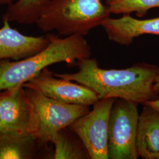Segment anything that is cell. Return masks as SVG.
Listing matches in <instances>:
<instances>
[{
  "label": "cell",
  "instance_id": "1",
  "mask_svg": "<svg viewBox=\"0 0 159 159\" xmlns=\"http://www.w3.org/2000/svg\"><path fill=\"white\" fill-rule=\"evenodd\" d=\"M78 71L56 74L63 78L87 87L94 91L100 100L121 98L137 104L159 98L154 91V84L159 74V67L148 63H137L125 69H102L96 58L79 61Z\"/></svg>",
  "mask_w": 159,
  "mask_h": 159
},
{
  "label": "cell",
  "instance_id": "2",
  "mask_svg": "<svg viewBox=\"0 0 159 159\" xmlns=\"http://www.w3.org/2000/svg\"><path fill=\"white\" fill-rule=\"evenodd\" d=\"M50 43L43 50L23 60H0V91L23 86L48 66L59 63L75 66L91 56V47L84 35L74 34L60 38L47 35Z\"/></svg>",
  "mask_w": 159,
  "mask_h": 159
},
{
  "label": "cell",
  "instance_id": "3",
  "mask_svg": "<svg viewBox=\"0 0 159 159\" xmlns=\"http://www.w3.org/2000/svg\"><path fill=\"white\" fill-rule=\"evenodd\" d=\"M102 0H50L36 25L44 32L59 35H85L110 17Z\"/></svg>",
  "mask_w": 159,
  "mask_h": 159
},
{
  "label": "cell",
  "instance_id": "4",
  "mask_svg": "<svg viewBox=\"0 0 159 159\" xmlns=\"http://www.w3.org/2000/svg\"><path fill=\"white\" fill-rule=\"evenodd\" d=\"M24 88L31 111L29 133L44 147L52 142L60 131L90 111L88 106L62 102L39 91Z\"/></svg>",
  "mask_w": 159,
  "mask_h": 159
},
{
  "label": "cell",
  "instance_id": "5",
  "mask_svg": "<svg viewBox=\"0 0 159 159\" xmlns=\"http://www.w3.org/2000/svg\"><path fill=\"white\" fill-rule=\"evenodd\" d=\"M138 104L124 99H116L109 120L108 159L139 158L136 148Z\"/></svg>",
  "mask_w": 159,
  "mask_h": 159
},
{
  "label": "cell",
  "instance_id": "6",
  "mask_svg": "<svg viewBox=\"0 0 159 159\" xmlns=\"http://www.w3.org/2000/svg\"><path fill=\"white\" fill-rule=\"evenodd\" d=\"M116 98L101 99L89 113L68 127L79 137L91 159H108V135L110 113Z\"/></svg>",
  "mask_w": 159,
  "mask_h": 159
},
{
  "label": "cell",
  "instance_id": "7",
  "mask_svg": "<svg viewBox=\"0 0 159 159\" xmlns=\"http://www.w3.org/2000/svg\"><path fill=\"white\" fill-rule=\"evenodd\" d=\"M23 87L68 104L90 106L100 100L98 95L90 89L68 80L57 77L47 68L24 84Z\"/></svg>",
  "mask_w": 159,
  "mask_h": 159
},
{
  "label": "cell",
  "instance_id": "8",
  "mask_svg": "<svg viewBox=\"0 0 159 159\" xmlns=\"http://www.w3.org/2000/svg\"><path fill=\"white\" fill-rule=\"evenodd\" d=\"M30 120V105L23 86L1 91L0 133H29Z\"/></svg>",
  "mask_w": 159,
  "mask_h": 159
},
{
  "label": "cell",
  "instance_id": "9",
  "mask_svg": "<svg viewBox=\"0 0 159 159\" xmlns=\"http://www.w3.org/2000/svg\"><path fill=\"white\" fill-rule=\"evenodd\" d=\"M2 22L3 25L0 29V60H23L43 50L50 43L47 35L46 37L25 35L12 28L8 21Z\"/></svg>",
  "mask_w": 159,
  "mask_h": 159
},
{
  "label": "cell",
  "instance_id": "10",
  "mask_svg": "<svg viewBox=\"0 0 159 159\" xmlns=\"http://www.w3.org/2000/svg\"><path fill=\"white\" fill-rule=\"evenodd\" d=\"M101 26L110 41L128 46L133 43L134 39L142 35H159V17L138 20L127 14L119 18L108 17L102 21Z\"/></svg>",
  "mask_w": 159,
  "mask_h": 159
},
{
  "label": "cell",
  "instance_id": "11",
  "mask_svg": "<svg viewBox=\"0 0 159 159\" xmlns=\"http://www.w3.org/2000/svg\"><path fill=\"white\" fill-rule=\"evenodd\" d=\"M136 148L139 157L159 159V111L148 105L139 114Z\"/></svg>",
  "mask_w": 159,
  "mask_h": 159
},
{
  "label": "cell",
  "instance_id": "12",
  "mask_svg": "<svg viewBox=\"0 0 159 159\" xmlns=\"http://www.w3.org/2000/svg\"><path fill=\"white\" fill-rule=\"evenodd\" d=\"M43 147L29 133H0V159H37Z\"/></svg>",
  "mask_w": 159,
  "mask_h": 159
},
{
  "label": "cell",
  "instance_id": "13",
  "mask_svg": "<svg viewBox=\"0 0 159 159\" xmlns=\"http://www.w3.org/2000/svg\"><path fill=\"white\" fill-rule=\"evenodd\" d=\"M50 0H17L8 6L2 21L20 24H36Z\"/></svg>",
  "mask_w": 159,
  "mask_h": 159
},
{
  "label": "cell",
  "instance_id": "14",
  "mask_svg": "<svg viewBox=\"0 0 159 159\" xmlns=\"http://www.w3.org/2000/svg\"><path fill=\"white\" fill-rule=\"evenodd\" d=\"M51 143L54 146L52 159H90L81 140L69 127L60 131Z\"/></svg>",
  "mask_w": 159,
  "mask_h": 159
},
{
  "label": "cell",
  "instance_id": "15",
  "mask_svg": "<svg viewBox=\"0 0 159 159\" xmlns=\"http://www.w3.org/2000/svg\"><path fill=\"white\" fill-rule=\"evenodd\" d=\"M110 14H130L136 12L139 17H143L151 8L159 7V0H106Z\"/></svg>",
  "mask_w": 159,
  "mask_h": 159
},
{
  "label": "cell",
  "instance_id": "16",
  "mask_svg": "<svg viewBox=\"0 0 159 159\" xmlns=\"http://www.w3.org/2000/svg\"><path fill=\"white\" fill-rule=\"evenodd\" d=\"M143 105H148L159 111V98L154 100L147 102L144 103Z\"/></svg>",
  "mask_w": 159,
  "mask_h": 159
},
{
  "label": "cell",
  "instance_id": "17",
  "mask_svg": "<svg viewBox=\"0 0 159 159\" xmlns=\"http://www.w3.org/2000/svg\"><path fill=\"white\" fill-rule=\"evenodd\" d=\"M154 91L156 92L158 95H159V74L157 76L155 83L154 84Z\"/></svg>",
  "mask_w": 159,
  "mask_h": 159
},
{
  "label": "cell",
  "instance_id": "18",
  "mask_svg": "<svg viewBox=\"0 0 159 159\" xmlns=\"http://www.w3.org/2000/svg\"><path fill=\"white\" fill-rule=\"evenodd\" d=\"M14 2V0H0V5H10Z\"/></svg>",
  "mask_w": 159,
  "mask_h": 159
},
{
  "label": "cell",
  "instance_id": "19",
  "mask_svg": "<svg viewBox=\"0 0 159 159\" xmlns=\"http://www.w3.org/2000/svg\"><path fill=\"white\" fill-rule=\"evenodd\" d=\"M0 93H1V91H0Z\"/></svg>",
  "mask_w": 159,
  "mask_h": 159
}]
</instances>
